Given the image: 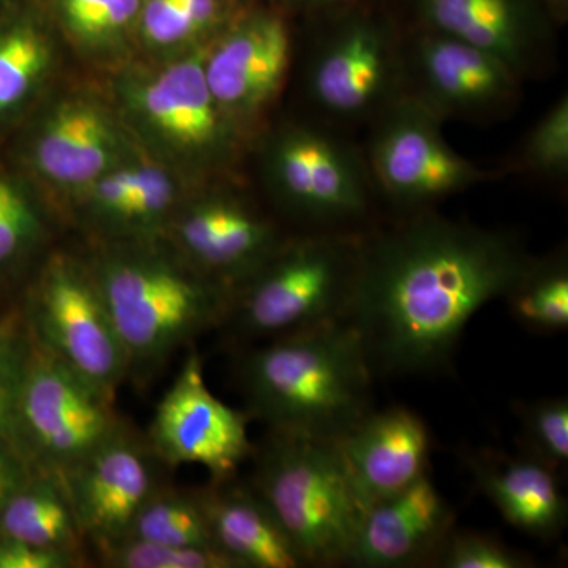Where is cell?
<instances>
[{"label":"cell","instance_id":"obj_1","mask_svg":"<svg viewBox=\"0 0 568 568\" xmlns=\"http://www.w3.org/2000/svg\"><path fill=\"white\" fill-rule=\"evenodd\" d=\"M518 234L426 211L362 234L346 321L373 373L425 375L450 361L469 321L525 274Z\"/></svg>","mask_w":568,"mask_h":568},{"label":"cell","instance_id":"obj_2","mask_svg":"<svg viewBox=\"0 0 568 568\" xmlns=\"http://www.w3.org/2000/svg\"><path fill=\"white\" fill-rule=\"evenodd\" d=\"M372 366L343 321L268 339L239 365L250 416L272 433L338 443L372 410Z\"/></svg>","mask_w":568,"mask_h":568},{"label":"cell","instance_id":"obj_3","mask_svg":"<svg viewBox=\"0 0 568 568\" xmlns=\"http://www.w3.org/2000/svg\"><path fill=\"white\" fill-rule=\"evenodd\" d=\"M364 233L290 239L235 286L224 323L245 339H275L343 323L349 313Z\"/></svg>","mask_w":568,"mask_h":568},{"label":"cell","instance_id":"obj_4","mask_svg":"<svg viewBox=\"0 0 568 568\" xmlns=\"http://www.w3.org/2000/svg\"><path fill=\"white\" fill-rule=\"evenodd\" d=\"M253 455L252 488L305 566H347L365 507L336 443L271 432Z\"/></svg>","mask_w":568,"mask_h":568},{"label":"cell","instance_id":"obj_5","mask_svg":"<svg viewBox=\"0 0 568 568\" xmlns=\"http://www.w3.org/2000/svg\"><path fill=\"white\" fill-rule=\"evenodd\" d=\"M312 17V14H310ZM317 32L304 62V92L312 119L353 134L405 95L403 33L390 14L362 2L317 11Z\"/></svg>","mask_w":568,"mask_h":568},{"label":"cell","instance_id":"obj_6","mask_svg":"<svg viewBox=\"0 0 568 568\" xmlns=\"http://www.w3.org/2000/svg\"><path fill=\"white\" fill-rule=\"evenodd\" d=\"M130 373L155 372L209 328L224 324L233 287L156 257H111L95 280Z\"/></svg>","mask_w":568,"mask_h":568},{"label":"cell","instance_id":"obj_7","mask_svg":"<svg viewBox=\"0 0 568 568\" xmlns=\"http://www.w3.org/2000/svg\"><path fill=\"white\" fill-rule=\"evenodd\" d=\"M268 181L305 233H365L381 207L361 142L308 118L291 123L267 149Z\"/></svg>","mask_w":568,"mask_h":568},{"label":"cell","instance_id":"obj_8","mask_svg":"<svg viewBox=\"0 0 568 568\" xmlns=\"http://www.w3.org/2000/svg\"><path fill=\"white\" fill-rule=\"evenodd\" d=\"M444 123L403 95L366 125L361 142L377 203L396 216L435 211L436 205L506 179L500 166L470 162L448 144Z\"/></svg>","mask_w":568,"mask_h":568},{"label":"cell","instance_id":"obj_9","mask_svg":"<svg viewBox=\"0 0 568 568\" xmlns=\"http://www.w3.org/2000/svg\"><path fill=\"white\" fill-rule=\"evenodd\" d=\"M17 410V444L40 469L63 476L123 425L114 402L63 364L31 332Z\"/></svg>","mask_w":568,"mask_h":568},{"label":"cell","instance_id":"obj_10","mask_svg":"<svg viewBox=\"0 0 568 568\" xmlns=\"http://www.w3.org/2000/svg\"><path fill=\"white\" fill-rule=\"evenodd\" d=\"M526 82L495 55L417 26L403 33L405 95L446 123L493 125L510 119Z\"/></svg>","mask_w":568,"mask_h":568},{"label":"cell","instance_id":"obj_11","mask_svg":"<svg viewBox=\"0 0 568 568\" xmlns=\"http://www.w3.org/2000/svg\"><path fill=\"white\" fill-rule=\"evenodd\" d=\"M410 9L409 24L466 41L525 82L558 70L567 0H410Z\"/></svg>","mask_w":568,"mask_h":568},{"label":"cell","instance_id":"obj_12","mask_svg":"<svg viewBox=\"0 0 568 568\" xmlns=\"http://www.w3.org/2000/svg\"><path fill=\"white\" fill-rule=\"evenodd\" d=\"M248 420V413L212 394L200 354L192 349L156 406L149 444L166 465H200L213 481L233 480L242 463L253 457Z\"/></svg>","mask_w":568,"mask_h":568},{"label":"cell","instance_id":"obj_13","mask_svg":"<svg viewBox=\"0 0 568 568\" xmlns=\"http://www.w3.org/2000/svg\"><path fill=\"white\" fill-rule=\"evenodd\" d=\"M31 332L63 364L114 402L115 392L130 375V365L95 282L70 265H52L33 305Z\"/></svg>","mask_w":568,"mask_h":568},{"label":"cell","instance_id":"obj_14","mask_svg":"<svg viewBox=\"0 0 568 568\" xmlns=\"http://www.w3.org/2000/svg\"><path fill=\"white\" fill-rule=\"evenodd\" d=\"M295 59L283 14L253 11L234 22L204 58L213 99L233 122H252L283 91Z\"/></svg>","mask_w":568,"mask_h":568},{"label":"cell","instance_id":"obj_15","mask_svg":"<svg viewBox=\"0 0 568 568\" xmlns=\"http://www.w3.org/2000/svg\"><path fill=\"white\" fill-rule=\"evenodd\" d=\"M155 452L125 425L63 474L82 534L97 548L129 534L142 504L160 487Z\"/></svg>","mask_w":568,"mask_h":568},{"label":"cell","instance_id":"obj_16","mask_svg":"<svg viewBox=\"0 0 568 568\" xmlns=\"http://www.w3.org/2000/svg\"><path fill=\"white\" fill-rule=\"evenodd\" d=\"M454 526V510L426 474L366 508L347 566L402 568L435 560Z\"/></svg>","mask_w":568,"mask_h":568},{"label":"cell","instance_id":"obj_17","mask_svg":"<svg viewBox=\"0 0 568 568\" xmlns=\"http://www.w3.org/2000/svg\"><path fill=\"white\" fill-rule=\"evenodd\" d=\"M336 446L365 510L428 474V428L406 407L369 410Z\"/></svg>","mask_w":568,"mask_h":568},{"label":"cell","instance_id":"obj_18","mask_svg":"<svg viewBox=\"0 0 568 568\" xmlns=\"http://www.w3.org/2000/svg\"><path fill=\"white\" fill-rule=\"evenodd\" d=\"M178 235L194 263L233 290L286 242L271 220L224 196L193 207L179 223Z\"/></svg>","mask_w":568,"mask_h":568},{"label":"cell","instance_id":"obj_19","mask_svg":"<svg viewBox=\"0 0 568 568\" xmlns=\"http://www.w3.org/2000/svg\"><path fill=\"white\" fill-rule=\"evenodd\" d=\"M142 108L156 130L189 151L222 160L233 152L237 129L213 99L204 55L164 70L142 93Z\"/></svg>","mask_w":568,"mask_h":568},{"label":"cell","instance_id":"obj_20","mask_svg":"<svg viewBox=\"0 0 568 568\" xmlns=\"http://www.w3.org/2000/svg\"><path fill=\"white\" fill-rule=\"evenodd\" d=\"M476 485L508 525L536 538L558 536L568 508L555 470L537 459L478 452L466 458Z\"/></svg>","mask_w":568,"mask_h":568},{"label":"cell","instance_id":"obj_21","mask_svg":"<svg viewBox=\"0 0 568 568\" xmlns=\"http://www.w3.org/2000/svg\"><path fill=\"white\" fill-rule=\"evenodd\" d=\"M201 491L213 545L239 568H297L304 559L252 487L213 481Z\"/></svg>","mask_w":568,"mask_h":568},{"label":"cell","instance_id":"obj_22","mask_svg":"<svg viewBox=\"0 0 568 568\" xmlns=\"http://www.w3.org/2000/svg\"><path fill=\"white\" fill-rule=\"evenodd\" d=\"M114 136L102 112L88 104H69L48 122L36 160L40 171L63 185H82L106 170Z\"/></svg>","mask_w":568,"mask_h":568},{"label":"cell","instance_id":"obj_23","mask_svg":"<svg viewBox=\"0 0 568 568\" xmlns=\"http://www.w3.org/2000/svg\"><path fill=\"white\" fill-rule=\"evenodd\" d=\"M0 508V536L81 555L80 521L61 474L37 467Z\"/></svg>","mask_w":568,"mask_h":568},{"label":"cell","instance_id":"obj_24","mask_svg":"<svg viewBox=\"0 0 568 568\" xmlns=\"http://www.w3.org/2000/svg\"><path fill=\"white\" fill-rule=\"evenodd\" d=\"M519 324L541 334L567 331L568 257L566 250L534 256L506 297Z\"/></svg>","mask_w":568,"mask_h":568},{"label":"cell","instance_id":"obj_25","mask_svg":"<svg viewBox=\"0 0 568 568\" xmlns=\"http://www.w3.org/2000/svg\"><path fill=\"white\" fill-rule=\"evenodd\" d=\"M125 537L171 547H215L201 491L164 487L156 488L142 504Z\"/></svg>","mask_w":568,"mask_h":568},{"label":"cell","instance_id":"obj_26","mask_svg":"<svg viewBox=\"0 0 568 568\" xmlns=\"http://www.w3.org/2000/svg\"><path fill=\"white\" fill-rule=\"evenodd\" d=\"M508 175L521 174L551 186L568 181V95H560L525 134L517 152L503 164Z\"/></svg>","mask_w":568,"mask_h":568},{"label":"cell","instance_id":"obj_27","mask_svg":"<svg viewBox=\"0 0 568 568\" xmlns=\"http://www.w3.org/2000/svg\"><path fill=\"white\" fill-rule=\"evenodd\" d=\"M48 51L43 37L26 22L0 32V114L24 100L47 67Z\"/></svg>","mask_w":568,"mask_h":568},{"label":"cell","instance_id":"obj_28","mask_svg":"<svg viewBox=\"0 0 568 568\" xmlns=\"http://www.w3.org/2000/svg\"><path fill=\"white\" fill-rule=\"evenodd\" d=\"M97 549L102 562L114 568H239L215 547H171L123 537Z\"/></svg>","mask_w":568,"mask_h":568},{"label":"cell","instance_id":"obj_29","mask_svg":"<svg viewBox=\"0 0 568 568\" xmlns=\"http://www.w3.org/2000/svg\"><path fill=\"white\" fill-rule=\"evenodd\" d=\"M525 455L562 473L568 465V402L547 398L518 409Z\"/></svg>","mask_w":568,"mask_h":568},{"label":"cell","instance_id":"obj_30","mask_svg":"<svg viewBox=\"0 0 568 568\" xmlns=\"http://www.w3.org/2000/svg\"><path fill=\"white\" fill-rule=\"evenodd\" d=\"M435 562L446 568H526L532 560L519 555L497 538L485 534L455 532L444 541Z\"/></svg>","mask_w":568,"mask_h":568},{"label":"cell","instance_id":"obj_31","mask_svg":"<svg viewBox=\"0 0 568 568\" xmlns=\"http://www.w3.org/2000/svg\"><path fill=\"white\" fill-rule=\"evenodd\" d=\"M67 26L88 40L114 36L140 17L142 0H59Z\"/></svg>","mask_w":568,"mask_h":568},{"label":"cell","instance_id":"obj_32","mask_svg":"<svg viewBox=\"0 0 568 568\" xmlns=\"http://www.w3.org/2000/svg\"><path fill=\"white\" fill-rule=\"evenodd\" d=\"M32 338L0 334V437L17 444V410L31 357Z\"/></svg>","mask_w":568,"mask_h":568},{"label":"cell","instance_id":"obj_33","mask_svg":"<svg viewBox=\"0 0 568 568\" xmlns=\"http://www.w3.org/2000/svg\"><path fill=\"white\" fill-rule=\"evenodd\" d=\"M36 233L31 205L11 183L0 179V264L17 256Z\"/></svg>","mask_w":568,"mask_h":568},{"label":"cell","instance_id":"obj_34","mask_svg":"<svg viewBox=\"0 0 568 568\" xmlns=\"http://www.w3.org/2000/svg\"><path fill=\"white\" fill-rule=\"evenodd\" d=\"M133 193L119 222L152 223L173 203L174 190L170 179L153 168L132 170Z\"/></svg>","mask_w":568,"mask_h":568},{"label":"cell","instance_id":"obj_35","mask_svg":"<svg viewBox=\"0 0 568 568\" xmlns=\"http://www.w3.org/2000/svg\"><path fill=\"white\" fill-rule=\"evenodd\" d=\"M140 17L145 37L156 44H174L200 33L182 0H142Z\"/></svg>","mask_w":568,"mask_h":568},{"label":"cell","instance_id":"obj_36","mask_svg":"<svg viewBox=\"0 0 568 568\" xmlns=\"http://www.w3.org/2000/svg\"><path fill=\"white\" fill-rule=\"evenodd\" d=\"M80 562L78 552L37 547L0 536V568H71L80 566Z\"/></svg>","mask_w":568,"mask_h":568},{"label":"cell","instance_id":"obj_37","mask_svg":"<svg viewBox=\"0 0 568 568\" xmlns=\"http://www.w3.org/2000/svg\"><path fill=\"white\" fill-rule=\"evenodd\" d=\"M133 193L132 171H122L108 175L103 181L97 183L95 201L100 211L110 215L111 219H121L123 209L129 203L130 194Z\"/></svg>","mask_w":568,"mask_h":568},{"label":"cell","instance_id":"obj_38","mask_svg":"<svg viewBox=\"0 0 568 568\" xmlns=\"http://www.w3.org/2000/svg\"><path fill=\"white\" fill-rule=\"evenodd\" d=\"M28 474L31 473L24 469L20 459L0 446V508L24 485L29 478Z\"/></svg>","mask_w":568,"mask_h":568},{"label":"cell","instance_id":"obj_39","mask_svg":"<svg viewBox=\"0 0 568 568\" xmlns=\"http://www.w3.org/2000/svg\"><path fill=\"white\" fill-rule=\"evenodd\" d=\"M280 2L287 9L305 11L308 14H315L317 11L342 3L339 0H280Z\"/></svg>","mask_w":568,"mask_h":568},{"label":"cell","instance_id":"obj_40","mask_svg":"<svg viewBox=\"0 0 568 568\" xmlns=\"http://www.w3.org/2000/svg\"><path fill=\"white\" fill-rule=\"evenodd\" d=\"M339 2L351 3V2H364V0H339Z\"/></svg>","mask_w":568,"mask_h":568}]
</instances>
